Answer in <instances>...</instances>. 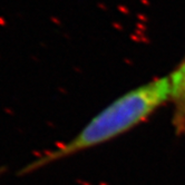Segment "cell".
Instances as JSON below:
<instances>
[{
  "label": "cell",
  "mask_w": 185,
  "mask_h": 185,
  "mask_svg": "<svg viewBox=\"0 0 185 185\" xmlns=\"http://www.w3.org/2000/svg\"><path fill=\"white\" fill-rule=\"evenodd\" d=\"M171 76L153 79L127 92L89 120L75 137L44 152L19 168V176L31 174L57 161L104 144L126 133L172 100Z\"/></svg>",
  "instance_id": "6da1fadb"
},
{
  "label": "cell",
  "mask_w": 185,
  "mask_h": 185,
  "mask_svg": "<svg viewBox=\"0 0 185 185\" xmlns=\"http://www.w3.org/2000/svg\"><path fill=\"white\" fill-rule=\"evenodd\" d=\"M172 102L174 103L173 125L177 133H185V59L172 72Z\"/></svg>",
  "instance_id": "7a4b0ae2"
}]
</instances>
